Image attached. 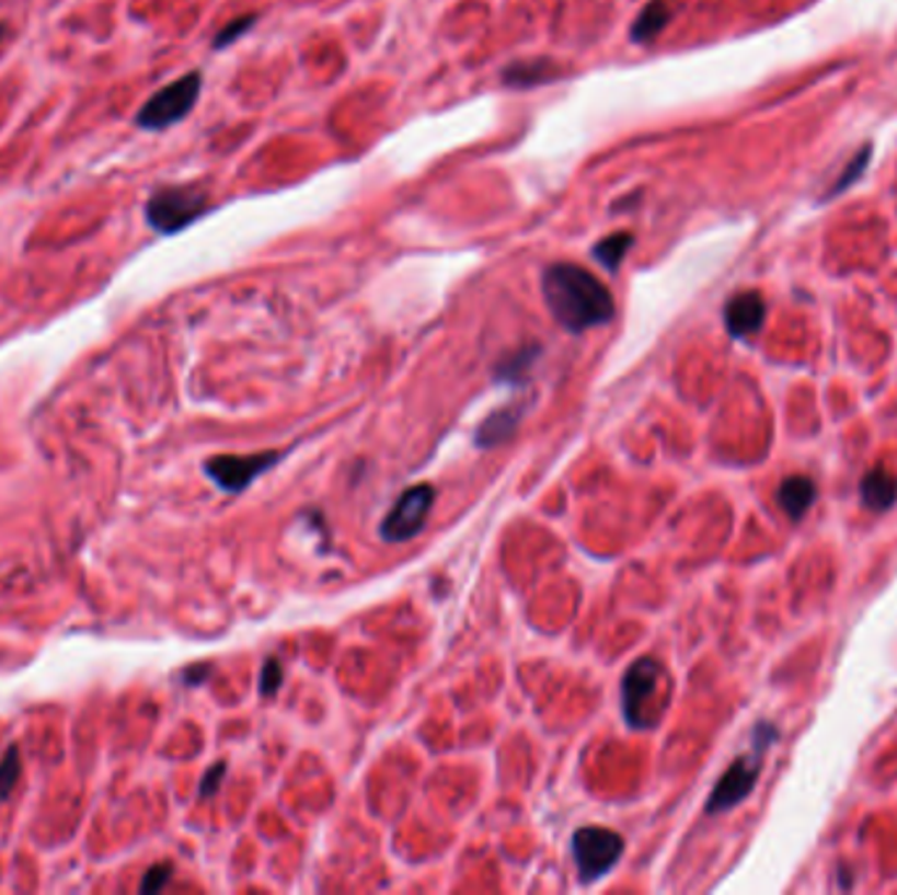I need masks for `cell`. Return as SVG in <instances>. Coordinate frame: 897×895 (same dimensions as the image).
<instances>
[{
  "instance_id": "obj_8",
  "label": "cell",
  "mask_w": 897,
  "mask_h": 895,
  "mask_svg": "<svg viewBox=\"0 0 897 895\" xmlns=\"http://www.w3.org/2000/svg\"><path fill=\"white\" fill-rule=\"evenodd\" d=\"M281 460L278 452H261V455H250V457H234V455H221L212 457V460L205 462V473L210 475V481L216 486H221L223 492L239 494L250 486L257 475H263L265 470H271L276 462Z\"/></svg>"
},
{
  "instance_id": "obj_11",
  "label": "cell",
  "mask_w": 897,
  "mask_h": 895,
  "mask_svg": "<svg viewBox=\"0 0 897 895\" xmlns=\"http://www.w3.org/2000/svg\"><path fill=\"white\" fill-rule=\"evenodd\" d=\"M777 502L785 509L787 517L801 520L808 513V507L816 502V483L808 475H790L777 489Z\"/></svg>"
},
{
  "instance_id": "obj_12",
  "label": "cell",
  "mask_w": 897,
  "mask_h": 895,
  "mask_svg": "<svg viewBox=\"0 0 897 895\" xmlns=\"http://www.w3.org/2000/svg\"><path fill=\"white\" fill-rule=\"evenodd\" d=\"M522 415H525V404H520V408H511L509 404V408L488 415L486 421L478 426V434H475L478 447H496V444L507 441L509 436L515 434L517 423L522 421Z\"/></svg>"
},
{
  "instance_id": "obj_3",
  "label": "cell",
  "mask_w": 897,
  "mask_h": 895,
  "mask_svg": "<svg viewBox=\"0 0 897 895\" xmlns=\"http://www.w3.org/2000/svg\"><path fill=\"white\" fill-rule=\"evenodd\" d=\"M210 197L208 192L192 187V184H176V187H161L152 192L145 203V221L158 234H176V231L192 227L197 218L205 216Z\"/></svg>"
},
{
  "instance_id": "obj_2",
  "label": "cell",
  "mask_w": 897,
  "mask_h": 895,
  "mask_svg": "<svg viewBox=\"0 0 897 895\" xmlns=\"http://www.w3.org/2000/svg\"><path fill=\"white\" fill-rule=\"evenodd\" d=\"M669 696L667 669L654 656H641L622 678V714L635 731L659 725Z\"/></svg>"
},
{
  "instance_id": "obj_1",
  "label": "cell",
  "mask_w": 897,
  "mask_h": 895,
  "mask_svg": "<svg viewBox=\"0 0 897 895\" xmlns=\"http://www.w3.org/2000/svg\"><path fill=\"white\" fill-rule=\"evenodd\" d=\"M543 300L562 329L580 331L603 326L614 318V300L601 278L575 263H554L543 271Z\"/></svg>"
},
{
  "instance_id": "obj_4",
  "label": "cell",
  "mask_w": 897,
  "mask_h": 895,
  "mask_svg": "<svg viewBox=\"0 0 897 895\" xmlns=\"http://www.w3.org/2000/svg\"><path fill=\"white\" fill-rule=\"evenodd\" d=\"M774 738H777V731L772 725H761L759 731H756L754 754L737 757L733 765H729L727 772H724L720 782L714 785V791H711V799L706 801V814L727 812V808H733L740 804V801L748 799L750 791H754L756 780H759V774H761L763 751H767Z\"/></svg>"
},
{
  "instance_id": "obj_7",
  "label": "cell",
  "mask_w": 897,
  "mask_h": 895,
  "mask_svg": "<svg viewBox=\"0 0 897 895\" xmlns=\"http://www.w3.org/2000/svg\"><path fill=\"white\" fill-rule=\"evenodd\" d=\"M436 489L430 483H417L399 496V502L391 507V513L381 523V539L387 541H407L425 528L430 507H434Z\"/></svg>"
},
{
  "instance_id": "obj_10",
  "label": "cell",
  "mask_w": 897,
  "mask_h": 895,
  "mask_svg": "<svg viewBox=\"0 0 897 895\" xmlns=\"http://www.w3.org/2000/svg\"><path fill=\"white\" fill-rule=\"evenodd\" d=\"M861 500L874 513L889 509L897 502V475L885 466H874L861 481Z\"/></svg>"
},
{
  "instance_id": "obj_15",
  "label": "cell",
  "mask_w": 897,
  "mask_h": 895,
  "mask_svg": "<svg viewBox=\"0 0 897 895\" xmlns=\"http://www.w3.org/2000/svg\"><path fill=\"white\" fill-rule=\"evenodd\" d=\"M633 242H635L633 234H628V231H620V234H609V237H603V240L596 244L594 257L607 271H617L622 265L624 255H628V250L633 248Z\"/></svg>"
},
{
  "instance_id": "obj_22",
  "label": "cell",
  "mask_w": 897,
  "mask_h": 895,
  "mask_svg": "<svg viewBox=\"0 0 897 895\" xmlns=\"http://www.w3.org/2000/svg\"><path fill=\"white\" fill-rule=\"evenodd\" d=\"M223 772H226L223 761H221V765H212L208 769V774H205L203 782H199V795H203V799H208V795H212L218 791V785H221V780H223Z\"/></svg>"
},
{
  "instance_id": "obj_5",
  "label": "cell",
  "mask_w": 897,
  "mask_h": 895,
  "mask_svg": "<svg viewBox=\"0 0 897 895\" xmlns=\"http://www.w3.org/2000/svg\"><path fill=\"white\" fill-rule=\"evenodd\" d=\"M199 90H203V74H199V71H189V74L179 77L176 82L165 84V88L158 90L150 101H145L135 124L139 129L148 131L174 127V124L192 114V108H195L199 97Z\"/></svg>"
},
{
  "instance_id": "obj_24",
  "label": "cell",
  "mask_w": 897,
  "mask_h": 895,
  "mask_svg": "<svg viewBox=\"0 0 897 895\" xmlns=\"http://www.w3.org/2000/svg\"><path fill=\"white\" fill-rule=\"evenodd\" d=\"M5 32H9V30H5V24H0V45H3V39H5Z\"/></svg>"
},
{
  "instance_id": "obj_17",
  "label": "cell",
  "mask_w": 897,
  "mask_h": 895,
  "mask_svg": "<svg viewBox=\"0 0 897 895\" xmlns=\"http://www.w3.org/2000/svg\"><path fill=\"white\" fill-rule=\"evenodd\" d=\"M536 355H538V349H536V347H528V349H522V353H517L515 357H509V360L504 363V366L496 368V379H502V381H520L522 376H525V370L530 368V363L536 360Z\"/></svg>"
},
{
  "instance_id": "obj_14",
  "label": "cell",
  "mask_w": 897,
  "mask_h": 895,
  "mask_svg": "<svg viewBox=\"0 0 897 895\" xmlns=\"http://www.w3.org/2000/svg\"><path fill=\"white\" fill-rule=\"evenodd\" d=\"M554 74H556V64L536 58V61L509 64L507 69H504L502 79H504V84H511V88H530V84L549 82Z\"/></svg>"
},
{
  "instance_id": "obj_9",
  "label": "cell",
  "mask_w": 897,
  "mask_h": 895,
  "mask_svg": "<svg viewBox=\"0 0 897 895\" xmlns=\"http://www.w3.org/2000/svg\"><path fill=\"white\" fill-rule=\"evenodd\" d=\"M763 318H767V302L759 291H740L724 308V323L735 340L756 334L761 329Z\"/></svg>"
},
{
  "instance_id": "obj_23",
  "label": "cell",
  "mask_w": 897,
  "mask_h": 895,
  "mask_svg": "<svg viewBox=\"0 0 897 895\" xmlns=\"http://www.w3.org/2000/svg\"><path fill=\"white\" fill-rule=\"evenodd\" d=\"M208 673H210V669H208V667H205V669H192V673H187V675H184V680H189V682H192V686H195V682H197V680H203V678H205V675H208Z\"/></svg>"
},
{
  "instance_id": "obj_13",
  "label": "cell",
  "mask_w": 897,
  "mask_h": 895,
  "mask_svg": "<svg viewBox=\"0 0 897 895\" xmlns=\"http://www.w3.org/2000/svg\"><path fill=\"white\" fill-rule=\"evenodd\" d=\"M669 19H672V9H669L667 0H651L646 9L637 13L633 26H630V39L637 45H648L651 39L662 35Z\"/></svg>"
},
{
  "instance_id": "obj_16",
  "label": "cell",
  "mask_w": 897,
  "mask_h": 895,
  "mask_svg": "<svg viewBox=\"0 0 897 895\" xmlns=\"http://www.w3.org/2000/svg\"><path fill=\"white\" fill-rule=\"evenodd\" d=\"M19 772H22V759H19V748L11 746L5 757L0 759V801H5L16 785Z\"/></svg>"
},
{
  "instance_id": "obj_21",
  "label": "cell",
  "mask_w": 897,
  "mask_h": 895,
  "mask_svg": "<svg viewBox=\"0 0 897 895\" xmlns=\"http://www.w3.org/2000/svg\"><path fill=\"white\" fill-rule=\"evenodd\" d=\"M281 678H284L281 665H278L276 659L265 662V667L261 673V693L263 696H274L278 688H281Z\"/></svg>"
},
{
  "instance_id": "obj_20",
  "label": "cell",
  "mask_w": 897,
  "mask_h": 895,
  "mask_svg": "<svg viewBox=\"0 0 897 895\" xmlns=\"http://www.w3.org/2000/svg\"><path fill=\"white\" fill-rule=\"evenodd\" d=\"M169 880H171V864H156V867H150L148 874H145L139 891H142V893H158V891H163Z\"/></svg>"
},
{
  "instance_id": "obj_19",
  "label": "cell",
  "mask_w": 897,
  "mask_h": 895,
  "mask_svg": "<svg viewBox=\"0 0 897 895\" xmlns=\"http://www.w3.org/2000/svg\"><path fill=\"white\" fill-rule=\"evenodd\" d=\"M252 22H255V16H252V13H250V16L234 19V22H231V24H226L223 30L216 35V39H212V48H226V45L234 43L237 37H242L244 32L250 30Z\"/></svg>"
},
{
  "instance_id": "obj_6",
  "label": "cell",
  "mask_w": 897,
  "mask_h": 895,
  "mask_svg": "<svg viewBox=\"0 0 897 895\" xmlns=\"http://www.w3.org/2000/svg\"><path fill=\"white\" fill-rule=\"evenodd\" d=\"M624 851V840L620 833L609 830V827H580L573 835V859L580 874V883L590 885L596 880L607 877L614 870Z\"/></svg>"
},
{
  "instance_id": "obj_18",
  "label": "cell",
  "mask_w": 897,
  "mask_h": 895,
  "mask_svg": "<svg viewBox=\"0 0 897 895\" xmlns=\"http://www.w3.org/2000/svg\"><path fill=\"white\" fill-rule=\"evenodd\" d=\"M869 158H872V148H869V145H866V148H863V150L859 152V156H855L853 161H850V163L846 165V174H842V176H840V182H837L835 187L829 190V195H840L842 190H848L850 184H853L855 179H859V176L863 174V169H866Z\"/></svg>"
}]
</instances>
